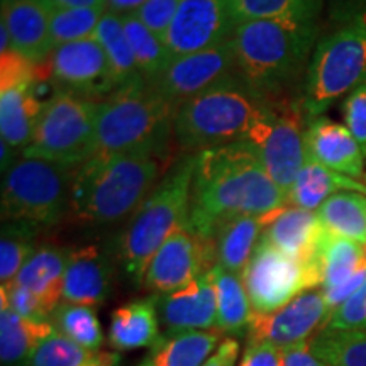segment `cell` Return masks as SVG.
Returning a JSON list of instances; mask_svg holds the SVG:
<instances>
[{
  "instance_id": "7dc6e473",
  "label": "cell",
  "mask_w": 366,
  "mask_h": 366,
  "mask_svg": "<svg viewBox=\"0 0 366 366\" xmlns=\"http://www.w3.org/2000/svg\"><path fill=\"white\" fill-rule=\"evenodd\" d=\"M148 0H105V9L117 16H129L136 14Z\"/></svg>"
},
{
  "instance_id": "277c9868",
  "label": "cell",
  "mask_w": 366,
  "mask_h": 366,
  "mask_svg": "<svg viewBox=\"0 0 366 366\" xmlns=\"http://www.w3.org/2000/svg\"><path fill=\"white\" fill-rule=\"evenodd\" d=\"M272 105L239 75L229 76L178 105L173 132L178 144L192 153L241 143Z\"/></svg>"
},
{
  "instance_id": "d4e9b609",
  "label": "cell",
  "mask_w": 366,
  "mask_h": 366,
  "mask_svg": "<svg viewBox=\"0 0 366 366\" xmlns=\"http://www.w3.org/2000/svg\"><path fill=\"white\" fill-rule=\"evenodd\" d=\"M159 320L157 299L134 300L114 310L109 327V342L119 351L153 347L157 345Z\"/></svg>"
},
{
  "instance_id": "836d02e7",
  "label": "cell",
  "mask_w": 366,
  "mask_h": 366,
  "mask_svg": "<svg viewBox=\"0 0 366 366\" xmlns=\"http://www.w3.org/2000/svg\"><path fill=\"white\" fill-rule=\"evenodd\" d=\"M309 342L326 366H366V329L319 331Z\"/></svg>"
},
{
  "instance_id": "ee69618b",
  "label": "cell",
  "mask_w": 366,
  "mask_h": 366,
  "mask_svg": "<svg viewBox=\"0 0 366 366\" xmlns=\"http://www.w3.org/2000/svg\"><path fill=\"white\" fill-rule=\"evenodd\" d=\"M280 347L268 342H248L239 366H282Z\"/></svg>"
},
{
  "instance_id": "ba28073f",
  "label": "cell",
  "mask_w": 366,
  "mask_h": 366,
  "mask_svg": "<svg viewBox=\"0 0 366 366\" xmlns=\"http://www.w3.org/2000/svg\"><path fill=\"white\" fill-rule=\"evenodd\" d=\"M99 102L86 95L56 90L46 100L24 157L63 167H80L94 157Z\"/></svg>"
},
{
  "instance_id": "30bf717a",
  "label": "cell",
  "mask_w": 366,
  "mask_h": 366,
  "mask_svg": "<svg viewBox=\"0 0 366 366\" xmlns=\"http://www.w3.org/2000/svg\"><path fill=\"white\" fill-rule=\"evenodd\" d=\"M241 277L253 310L259 314L282 309L304 292L322 285L320 262H299L263 239Z\"/></svg>"
},
{
  "instance_id": "4dcf8cb0",
  "label": "cell",
  "mask_w": 366,
  "mask_h": 366,
  "mask_svg": "<svg viewBox=\"0 0 366 366\" xmlns=\"http://www.w3.org/2000/svg\"><path fill=\"white\" fill-rule=\"evenodd\" d=\"M317 217L331 234L366 244V195L340 192L320 205Z\"/></svg>"
},
{
  "instance_id": "8992f818",
  "label": "cell",
  "mask_w": 366,
  "mask_h": 366,
  "mask_svg": "<svg viewBox=\"0 0 366 366\" xmlns=\"http://www.w3.org/2000/svg\"><path fill=\"white\" fill-rule=\"evenodd\" d=\"M366 80V4L350 9L315 44L305 73L302 109L320 117L342 95Z\"/></svg>"
},
{
  "instance_id": "f1b7e54d",
  "label": "cell",
  "mask_w": 366,
  "mask_h": 366,
  "mask_svg": "<svg viewBox=\"0 0 366 366\" xmlns=\"http://www.w3.org/2000/svg\"><path fill=\"white\" fill-rule=\"evenodd\" d=\"M320 268H322L324 292L334 290L353 280L356 274L366 269L365 246L346 237L326 231L319 248Z\"/></svg>"
},
{
  "instance_id": "44dd1931",
  "label": "cell",
  "mask_w": 366,
  "mask_h": 366,
  "mask_svg": "<svg viewBox=\"0 0 366 366\" xmlns=\"http://www.w3.org/2000/svg\"><path fill=\"white\" fill-rule=\"evenodd\" d=\"M111 288V264L99 246H84L68 254L63 300L97 307Z\"/></svg>"
},
{
  "instance_id": "681fc988",
  "label": "cell",
  "mask_w": 366,
  "mask_h": 366,
  "mask_svg": "<svg viewBox=\"0 0 366 366\" xmlns=\"http://www.w3.org/2000/svg\"><path fill=\"white\" fill-rule=\"evenodd\" d=\"M119 356L116 353H97L94 360L84 366H117Z\"/></svg>"
},
{
  "instance_id": "d590c367",
  "label": "cell",
  "mask_w": 366,
  "mask_h": 366,
  "mask_svg": "<svg viewBox=\"0 0 366 366\" xmlns=\"http://www.w3.org/2000/svg\"><path fill=\"white\" fill-rule=\"evenodd\" d=\"M33 224L9 221L2 227L0 239V283L2 287L16 282L27 259L33 256Z\"/></svg>"
},
{
  "instance_id": "7bdbcfd3",
  "label": "cell",
  "mask_w": 366,
  "mask_h": 366,
  "mask_svg": "<svg viewBox=\"0 0 366 366\" xmlns=\"http://www.w3.org/2000/svg\"><path fill=\"white\" fill-rule=\"evenodd\" d=\"M346 127L366 148V80L347 94L345 102Z\"/></svg>"
},
{
  "instance_id": "4316f807",
  "label": "cell",
  "mask_w": 366,
  "mask_h": 366,
  "mask_svg": "<svg viewBox=\"0 0 366 366\" xmlns=\"http://www.w3.org/2000/svg\"><path fill=\"white\" fill-rule=\"evenodd\" d=\"M159 337L137 366H202L221 345L219 331H183Z\"/></svg>"
},
{
  "instance_id": "c3c4849f",
  "label": "cell",
  "mask_w": 366,
  "mask_h": 366,
  "mask_svg": "<svg viewBox=\"0 0 366 366\" xmlns=\"http://www.w3.org/2000/svg\"><path fill=\"white\" fill-rule=\"evenodd\" d=\"M54 9H84V7H104L105 0H49Z\"/></svg>"
},
{
  "instance_id": "74e56055",
  "label": "cell",
  "mask_w": 366,
  "mask_h": 366,
  "mask_svg": "<svg viewBox=\"0 0 366 366\" xmlns=\"http://www.w3.org/2000/svg\"><path fill=\"white\" fill-rule=\"evenodd\" d=\"M107 9L84 7V9H53L49 39L51 48L75 41L94 38L95 31Z\"/></svg>"
},
{
  "instance_id": "ab89813d",
  "label": "cell",
  "mask_w": 366,
  "mask_h": 366,
  "mask_svg": "<svg viewBox=\"0 0 366 366\" xmlns=\"http://www.w3.org/2000/svg\"><path fill=\"white\" fill-rule=\"evenodd\" d=\"M366 329V282L329 315L320 331Z\"/></svg>"
},
{
  "instance_id": "1f68e13d",
  "label": "cell",
  "mask_w": 366,
  "mask_h": 366,
  "mask_svg": "<svg viewBox=\"0 0 366 366\" xmlns=\"http://www.w3.org/2000/svg\"><path fill=\"white\" fill-rule=\"evenodd\" d=\"M94 38L99 41L105 54H107L116 89L143 76L137 68L134 53H132L129 39L126 36L122 16L105 11Z\"/></svg>"
},
{
  "instance_id": "f546056e",
  "label": "cell",
  "mask_w": 366,
  "mask_h": 366,
  "mask_svg": "<svg viewBox=\"0 0 366 366\" xmlns=\"http://www.w3.org/2000/svg\"><path fill=\"white\" fill-rule=\"evenodd\" d=\"M217 292V324L219 332L234 334L249 327L254 310L251 305L249 295L246 292L242 277L237 273L227 272L226 268H212Z\"/></svg>"
},
{
  "instance_id": "4fadbf2b",
  "label": "cell",
  "mask_w": 366,
  "mask_h": 366,
  "mask_svg": "<svg viewBox=\"0 0 366 366\" xmlns=\"http://www.w3.org/2000/svg\"><path fill=\"white\" fill-rule=\"evenodd\" d=\"M41 76H46L58 90L75 92L94 99L116 90L107 54L95 38L75 41L54 48L44 61L38 63Z\"/></svg>"
},
{
  "instance_id": "5b68a950",
  "label": "cell",
  "mask_w": 366,
  "mask_h": 366,
  "mask_svg": "<svg viewBox=\"0 0 366 366\" xmlns=\"http://www.w3.org/2000/svg\"><path fill=\"white\" fill-rule=\"evenodd\" d=\"M173 105L153 81L136 79L99 104L94 157H114L131 151L162 153L175 121Z\"/></svg>"
},
{
  "instance_id": "3957f363",
  "label": "cell",
  "mask_w": 366,
  "mask_h": 366,
  "mask_svg": "<svg viewBox=\"0 0 366 366\" xmlns=\"http://www.w3.org/2000/svg\"><path fill=\"white\" fill-rule=\"evenodd\" d=\"M158 158L154 151L89 158L73 173V214L89 224H112L129 216L153 190Z\"/></svg>"
},
{
  "instance_id": "d6986e66",
  "label": "cell",
  "mask_w": 366,
  "mask_h": 366,
  "mask_svg": "<svg viewBox=\"0 0 366 366\" xmlns=\"http://www.w3.org/2000/svg\"><path fill=\"white\" fill-rule=\"evenodd\" d=\"M53 9L49 0H2V22L11 33L14 51L33 63L49 56Z\"/></svg>"
},
{
  "instance_id": "d6a6232c",
  "label": "cell",
  "mask_w": 366,
  "mask_h": 366,
  "mask_svg": "<svg viewBox=\"0 0 366 366\" xmlns=\"http://www.w3.org/2000/svg\"><path fill=\"white\" fill-rule=\"evenodd\" d=\"M236 26L262 19L317 21L322 0H227Z\"/></svg>"
},
{
  "instance_id": "e575fe53",
  "label": "cell",
  "mask_w": 366,
  "mask_h": 366,
  "mask_svg": "<svg viewBox=\"0 0 366 366\" xmlns=\"http://www.w3.org/2000/svg\"><path fill=\"white\" fill-rule=\"evenodd\" d=\"M122 24H124L126 36L129 39L141 75L154 81L172 61V56L163 39L137 19L136 14L122 16Z\"/></svg>"
},
{
  "instance_id": "7a4b0ae2",
  "label": "cell",
  "mask_w": 366,
  "mask_h": 366,
  "mask_svg": "<svg viewBox=\"0 0 366 366\" xmlns=\"http://www.w3.org/2000/svg\"><path fill=\"white\" fill-rule=\"evenodd\" d=\"M317 21L242 22L229 39L237 75L254 92L272 100L304 71L317 44Z\"/></svg>"
},
{
  "instance_id": "b9f144b4",
  "label": "cell",
  "mask_w": 366,
  "mask_h": 366,
  "mask_svg": "<svg viewBox=\"0 0 366 366\" xmlns=\"http://www.w3.org/2000/svg\"><path fill=\"white\" fill-rule=\"evenodd\" d=\"M180 6V0H148L139 11L136 12V17L143 24L153 31L159 38H164L168 27L173 22L177 9Z\"/></svg>"
},
{
  "instance_id": "bcb514c9",
  "label": "cell",
  "mask_w": 366,
  "mask_h": 366,
  "mask_svg": "<svg viewBox=\"0 0 366 366\" xmlns=\"http://www.w3.org/2000/svg\"><path fill=\"white\" fill-rule=\"evenodd\" d=\"M239 356V342L234 337H226L217 350L204 361L202 366H234Z\"/></svg>"
},
{
  "instance_id": "f35d334b",
  "label": "cell",
  "mask_w": 366,
  "mask_h": 366,
  "mask_svg": "<svg viewBox=\"0 0 366 366\" xmlns=\"http://www.w3.org/2000/svg\"><path fill=\"white\" fill-rule=\"evenodd\" d=\"M99 351H90L76 345L65 334L54 331L38 345L31 356L29 366H84L97 356Z\"/></svg>"
},
{
  "instance_id": "7c38bea8",
  "label": "cell",
  "mask_w": 366,
  "mask_h": 366,
  "mask_svg": "<svg viewBox=\"0 0 366 366\" xmlns=\"http://www.w3.org/2000/svg\"><path fill=\"white\" fill-rule=\"evenodd\" d=\"M217 264L212 239L192 232L187 224L177 227L163 242L146 269L143 283L148 290L172 294L189 285Z\"/></svg>"
},
{
  "instance_id": "9c48e42d",
  "label": "cell",
  "mask_w": 366,
  "mask_h": 366,
  "mask_svg": "<svg viewBox=\"0 0 366 366\" xmlns=\"http://www.w3.org/2000/svg\"><path fill=\"white\" fill-rule=\"evenodd\" d=\"M73 168L24 157L7 168L2 182L4 221L49 226L70 207Z\"/></svg>"
},
{
  "instance_id": "7402d4cb",
  "label": "cell",
  "mask_w": 366,
  "mask_h": 366,
  "mask_svg": "<svg viewBox=\"0 0 366 366\" xmlns=\"http://www.w3.org/2000/svg\"><path fill=\"white\" fill-rule=\"evenodd\" d=\"M39 79L0 89V134L12 149H26L44 104L36 94Z\"/></svg>"
},
{
  "instance_id": "603a6c76",
  "label": "cell",
  "mask_w": 366,
  "mask_h": 366,
  "mask_svg": "<svg viewBox=\"0 0 366 366\" xmlns=\"http://www.w3.org/2000/svg\"><path fill=\"white\" fill-rule=\"evenodd\" d=\"M280 210L267 216H239L224 222L212 239L219 267L242 274L262 239L263 229Z\"/></svg>"
},
{
  "instance_id": "f6af8a7d",
  "label": "cell",
  "mask_w": 366,
  "mask_h": 366,
  "mask_svg": "<svg viewBox=\"0 0 366 366\" xmlns=\"http://www.w3.org/2000/svg\"><path fill=\"white\" fill-rule=\"evenodd\" d=\"M309 341L283 350L282 366H326L314 355Z\"/></svg>"
},
{
  "instance_id": "60d3db41",
  "label": "cell",
  "mask_w": 366,
  "mask_h": 366,
  "mask_svg": "<svg viewBox=\"0 0 366 366\" xmlns=\"http://www.w3.org/2000/svg\"><path fill=\"white\" fill-rule=\"evenodd\" d=\"M0 297H2L0 299L2 300V307L0 309H12L14 312L26 319L48 320V312L44 310L38 297L27 288L17 285V283L0 287Z\"/></svg>"
},
{
  "instance_id": "6da1fadb",
  "label": "cell",
  "mask_w": 366,
  "mask_h": 366,
  "mask_svg": "<svg viewBox=\"0 0 366 366\" xmlns=\"http://www.w3.org/2000/svg\"><path fill=\"white\" fill-rule=\"evenodd\" d=\"M288 194L272 180L253 148L241 143L197 153L187 226L204 239L239 216H267L283 209Z\"/></svg>"
},
{
  "instance_id": "cb8c5ba5",
  "label": "cell",
  "mask_w": 366,
  "mask_h": 366,
  "mask_svg": "<svg viewBox=\"0 0 366 366\" xmlns=\"http://www.w3.org/2000/svg\"><path fill=\"white\" fill-rule=\"evenodd\" d=\"M68 254L65 249L41 248L27 259L14 282L33 292L48 315L59 307L63 299Z\"/></svg>"
},
{
  "instance_id": "9a60e30c",
  "label": "cell",
  "mask_w": 366,
  "mask_h": 366,
  "mask_svg": "<svg viewBox=\"0 0 366 366\" xmlns=\"http://www.w3.org/2000/svg\"><path fill=\"white\" fill-rule=\"evenodd\" d=\"M329 309L320 290H307L282 309L254 312L248 327V342H268L280 350L309 341L315 329L326 324Z\"/></svg>"
},
{
  "instance_id": "484cf974",
  "label": "cell",
  "mask_w": 366,
  "mask_h": 366,
  "mask_svg": "<svg viewBox=\"0 0 366 366\" xmlns=\"http://www.w3.org/2000/svg\"><path fill=\"white\" fill-rule=\"evenodd\" d=\"M360 192L366 195V185H361L355 178L341 175V173L329 170L307 157L304 167L299 175H297L294 185L288 192V202H292L295 207L305 210H319L329 197L340 192Z\"/></svg>"
},
{
  "instance_id": "83f0119b",
  "label": "cell",
  "mask_w": 366,
  "mask_h": 366,
  "mask_svg": "<svg viewBox=\"0 0 366 366\" xmlns=\"http://www.w3.org/2000/svg\"><path fill=\"white\" fill-rule=\"evenodd\" d=\"M56 331L49 320H33L0 309V360L4 366H29L31 356L43 340Z\"/></svg>"
},
{
  "instance_id": "ffe728a7",
  "label": "cell",
  "mask_w": 366,
  "mask_h": 366,
  "mask_svg": "<svg viewBox=\"0 0 366 366\" xmlns=\"http://www.w3.org/2000/svg\"><path fill=\"white\" fill-rule=\"evenodd\" d=\"M324 229L317 212L300 207H285L263 229L262 239L299 262H320L319 248Z\"/></svg>"
},
{
  "instance_id": "2e32d148",
  "label": "cell",
  "mask_w": 366,
  "mask_h": 366,
  "mask_svg": "<svg viewBox=\"0 0 366 366\" xmlns=\"http://www.w3.org/2000/svg\"><path fill=\"white\" fill-rule=\"evenodd\" d=\"M234 75H237L236 59L227 41L217 48L172 59L153 84L178 109L185 100Z\"/></svg>"
},
{
  "instance_id": "52a82bcc",
  "label": "cell",
  "mask_w": 366,
  "mask_h": 366,
  "mask_svg": "<svg viewBox=\"0 0 366 366\" xmlns=\"http://www.w3.org/2000/svg\"><path fill=\"white\" fill-rule=\"evenodd\" d=\"M195 163L197 153L180 159L132 214L121 241V259L134 282L143 280L163 242L177 227L187 224Z\"/></svg>"
},
{
  "instance_id": "8fae6325",
  "label": "cell",
  "mask_w": 366,
  "mask_h": 366,
  "mask_svg": "<svg viewBox=\"0 0 366 366\" xmlns=\"http://www.w3.org/2000/svg\"><path fill=\"white\" fill-rule=\"evenodd\" d=\"M305 112L294 104H273L268 116L249 131L251 146L272 180L287 194L307 162Z\"/></svg>"
},
{
  "instance_id": "e0dca14e",
  "label": "cell",
  "mask_w": 366,
  "mask_h": 366,
  "mask_svg": "<svg viewBox=\"0 0 366 366\" xmlns=\"http://www.w3.org/2000/svg\"><path fill=\"white\" fill-rule=\"evenodd\" d=\"M159 310L170 332L210 331L216 327L217 292L212 269L180 290L164 294Z\"/></svg>"
},
{
  "instance_id": "ac0fdd59",
  "label": "cell",
  "mask_w": 366,
  "mask_h": 366,
  "mask_svg": "<svg viewBox=\"0 0 366 366\" xmlns=\"http://www.w3.org/2000/svg\"><path fill=\"white\" fill-rule=\"evenodd\" d=\"M307 157L341 175L358 178L365 168L366 148L346 126L327 117L310 119L305 131Z\"/></svg>"
},
{
  "instance_id": "8d00e7d4",
  "label": "cell",
  "mask_w": 366,
  "mask_h": 366,
  "mask_svg": "<svg viewBox=\"0 0 366 366\" xmlns=\"http://www.w3.org/2000/svg\"><path fill=\"white\" fill-rule=\"evenodd\" d=\"M54 324L59 332L65 334L76 345L90 351H97L104 341V331L100 326L95 307L76 304H59L53 312Z\"/></svg>"
},
{
  "instance_id": "5bb4252c",
  "label": "cell",
  "mask_w": 366,
  "mask_h": 366,
  "mask_svg": "<svg viewBox=\"0 0 366 366\" xmlns=\"http://www.w3.org/2000/svg\"><path fill=\"white\" fill-rule=\"evenodd\" d=\"M236 27L227 0H180L163 43L175 59L227 43Z\"/></svg>"
}]
</instances>
